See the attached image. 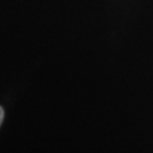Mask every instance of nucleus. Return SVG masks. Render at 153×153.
Segmentation results:
<instances>
[{
	"label": "nucleus",
	"instance_id": "obj_1",
	"mask_svg": "<svg viewBox=\"0 0 153 153\" xmlns=\"http://www.w3.org/2000/svg\"><path fill=\"white\" fill-rule=\"evenodd\" d=\"M4 116H5L4 109L0 107V126H1V124H2V120H4Z\"/></svg>",
	"mask_w": 153,
	"mask_h": 153
}]
</instances>
